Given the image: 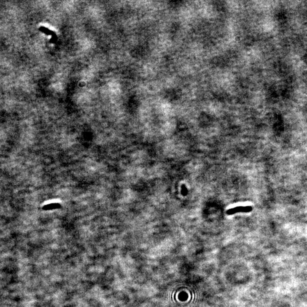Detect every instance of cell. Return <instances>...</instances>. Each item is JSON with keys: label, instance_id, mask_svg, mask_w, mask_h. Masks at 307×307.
Listing matches in <instances>:
<instances>
[{"label": "cell", "instance_id": "obj_2", "mask_svg": "<svg viewBox=\"0 0 307 307\" xmlns=\"http://www.w3.org/2000/svg\"><path fill=\"white\" fill-rule=\"evenodd\" d=\"M188 193V191H187V189L186 188V186L184 185H183L182 187V194H183L184 196H186V194H187Z\"/></svg>", "mask_w": 307, "mask_h": 307}, {"label": "cell", "instance_id": "obj_1", "mask_svg": "<svg viewBox=\"0 0 307 307\" xmlns=\"http://www.w3.org/2000/svg\"><path fill=\"white\" fill-rule=\"evenodd\" d=\"M251 209H252V208L249 206H248V207H237L228 209L226 211V213L229 215H232V214L238 213V212H250Z\"/></svg>", "mask_w": 307, "mask_h": 307}]
</instances>
